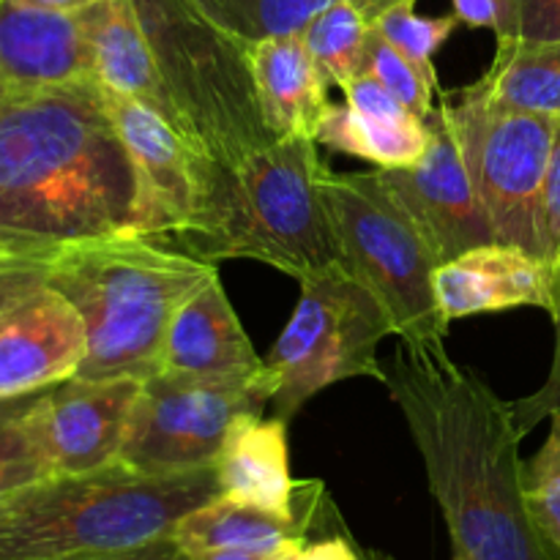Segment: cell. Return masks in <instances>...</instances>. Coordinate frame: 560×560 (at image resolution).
<instances>
[{"instance_id":"1","label":"cell","mask_w":560,"mask_h":560,"mask_svg":"<svg viewBox=\"0 0 560 560\" xmlns=\"http://www.w3.org/2000/svg\"><path fill=\"white\" fill-rule=\"evenodd\" d=\"M383 383L408 421L454 550L470 560H556L523 490L520 432L503 402L443 345L399 342Z\"/></svg>"},{"instance_id":"2","label":"cell","mask_w":560,"mask_h":560,"mask_svg":"<svg viewBox=\"0 0 560 560\" xmlns=\"http://www.w3.org/2000/svg\"><path fill=\"white\" fill-rule=\"evenodd\" d=\"M137 175L98 80L0 96V252L135 233Z\"/></svg>"},{"instance_id":"3","label":"cell","mask_w":560,"mask_h":560,"mask_svg":"<svg viewBox=\"0 0 560 560\" xmlns=\"http://www.w3.org/2000/svg\"><path fill=\"white\" fill-rule=\"evenodd\" d=\"M217 273V262L131 230L63 246L47 282L85 320L88 353L77 381L159 375L175 315Z\"/></svg>"},{"instance_id":"4","label":"cell","mask_w":560,"mask_h":560,"mask_svg":"<svg viewBox=\"0 0 560 560\" xmlns=\"http://www.w3.org/2000/svg\"><path fill=\"white\" fill-rule=\"evenodd\" d=\"M328 167L315 137L293 135L213 162L195 228L167 238L206 262L257 260L293 279L339 266V249L323 200Z\"/></svg>"},{"instance_id":"5","label":"cell","mask_w":560,"mask_h":560,"mask_svg":"<svg viewBox=\"0 0 560 560\" xmlns=\"http://www.w3.org/2000/svg\"><path fill=\"white\" fill-rule=\"evenodd\" d=\"M222 495L217 465L145 474L124 463L47 476L0 506V560H74L137 550L173 536L195 509Z\"/></svg>"},{"instance_id":"6","label":"cell","mask_w":560,"mask_h":560,"mask_svg":"<svg viewBox=\"0 0 560 560\" xmlns=\"http://www.w3.org/2000/svg\"><path fill=\"white\" fill-rule=\"evenodd\" d=\"M131 3L197 151L230 167L279 140L257 96L252 42L213 25L191 0Z\"/></svg>"},{"instance_id":"7","label":"cell","mask_w":560,"mask_h":560,"mask_svg":"<svg viewBox=\"0 0 560 560\" xmlns=\"http://www.w3.org/2000/svg\"><path fill=\"white\" fill-rule=\"evenodd\" d=\"M323 200L339 262L381 301L394 334L413 345H443L452 323L435 295L438 260L377 173L328 170Z\"/></svg>"},{"instance_id":"8","label":"cell","mask_w":560,"mask_h":560,"mask_svg":"<svg viewBox=\"0 0 560 560\" xmlns=\"http://www.w3.org/2000/svg\"><path fill=\"white\" fill-rule=\"evenodd\" d=\"M394 334L381 301L345 266L301 279V299L266 359L271 408L290 421L317 392L348 377L383 383L377 345Z\"/></svg>"},{"instance_id":"9","label":"cell","mask_w":560,"mask_h":560,"mask_svg":"<svg viewBox=\"0 0 560 560\" xmlns=\"http://www.w3.org/2000/svg\"><path fill=\"white\" fill-rule=\"evenodd\" d=\"M470 180L492 219L498 241L541 252V195L558 115L523 113L492 104L474 85L443 93Z\"/></svg>"},{"instance_id":"10","label":"cell","mask_w":560,"mask_h":560,"mask_svg":"<svg viewBox=\"0 0 560 560\" xmlns=\"http://www.w3.org/2000/svg\"><path fill=\"white\" fill-rule=\"evenodd\" d=\"M271 399L266 361L257 372L228 377L159 372L142 381L118 463L145 474L211 468L235 421L262 416Z\"/></svg>"},{"instance_id":"11","label":"cell","mask_w":560,"mask_h":560,"mask_svg":"<svg viewBox=\"0 0 560 560\" xmlns=\"http://www.w3.org/2000/svg\"><path fill=\"white\" fill-rule=\"evenodd\" d=\"M424 124L430 135L424 156L410 167H381L375 173L424 235L441 266L465 252L501 241L474 189L446 98L441 96Z\"/></svg>"},{"instance_id":"12","label":"cell","mask_w":560,"mask_h":560,"mask_svg":"<svg viewBox=\"0 0 560 560\" xmlns=\"http://www.w3.org/2000/svg\"><path fill=\"white\" fill-rule=\"evenodd\" d=\"M107 107L135 164L140 189L135 233L167 241L195 228L217 159L197 151L145 104L107 93Z\"/></svg>"},{"instance_id":"13","label":"cell","mask_w":560,"mask_h":560,"mask_svg":"<svg viewBox=\"0 0 560 560\" xmlns=\"http://www.w3.org/2000/svg\"><path fill=\"white\" fill-rule=\"evenodd\" d=\"M142 381H71L44 388L27 413L33 454L52 476L118 463Z\"/></svg>"},{"instance_id":"14","label":"cell","mask_w":560,"mask_h":560,"mask_svg":"<svg viewBox=\"0 0 560 560\" xmlns=\"http://www.w3.org/2000/svg\"><path fill=\"white\" fill-rule=\"evenodd\" d=\"M85 353V320L44 279L0 312V399L71 381Z\"/></svg>"},{"instance_id":"15","label":"cell","mask_w":560,"mask_h":560,"mask_svg":"<svg viewBox=\"0 0 560 560\" xmlns=\"http://www.w3.org/2000/svg\"><path fill=\"white\" fill-rule=\"evenodd\" d=\"M82 11L0 0V96L93 80Z\"/></svg>"},{"instance_id":"16","label":"cell","mask_w":560,"mask_h":560,"mask_svg":"<svg viewBox=\"0 0 560 560\" xmlns=\"http://www.w3.org/2000/svg\"><path fill=\"white\" fill-rule=\"evenodd\" d=\"M435 295L448 323L517 306L552 312L556 268L520 246L487 244L441 262Z\"/></svg>"},{"instance_id":"17","label":"cell","mask_w":560,"mask_h":560,"mask_svg":"<svg viewBox=\"0 0 560 560\" xmlns=\"http://www.w3.org/2000/svg\"><path fill=\"white\" fill-rule=\"evenodd\" d=\"M82 16H85L88 38H91L93 74H96L98 85L115 96L145 104L189 140L184 118L159 74V66L148 47L140 20H137L135 3L131 0H102V3L82 9Z\"/></svg>"},{"instance_id":"18","label":"cell","mask_w":560,"mask_h":560,"mask_svg":"<svg viewBox=\"0 0 560 560\" xmlns=\"http://www.w3.org/2000/svg\"><path fill=\"white\" fill-rule=\"evenodd\" d=\"M260 366V355L252 348L217 273L175 315L164 345L162 372L228 377L257 372Z\"/></svg>"},{"instance_id":"19","label":"cell","mask_w":560,"mask_h":560,"mask_svg":"<svg viewBox=\"0 0 560 560\" xmlns=\"http://www.w3.org/2000/svg\"><path fill=\"white\" fill-rule=\"evenodd\" d=\"M320 492L323 487L317 481L301 485V514H277L230 495H217L206 506L186 514L175 525L173 539L195 560H206L224 550L279 552L295 541H306L310 520L323 501Z\"/></svg>"},{"instance_id":"20","label":"cell","mask_w":560,"mask_h":560,"mask_svg":"<svg viewBox=\"0 0 560 560\" xmlns=\"http://www.w3.org/2000/svg\"><path fill=\"white\" fill-rule=\"evenodd\" d=\"M252 71L257 96L273 135L315 137L326 118L331 98L328 82L306 49L301 33L252 42Z\"/></svg>"},{"instance_id":"21","label":"cell","mask_w":560,"mask_h":560,"mask_svg":"<svg viewBox=\"0 0 560 560\" xmlns=\"http://www.w3.org/2000/svg\"><path fill=\"white\" fill-rule=\"evenodd\" d=\"M222 495L277 514H295L299 485L290 476L288 421L241 416L217 457Z\"/></svg>"},{"instance_id":"22","label":"cell","mask_w":560,"mask_h":560,"mask_svg":"<svg viewBox=\"0 0 560 560\" xmlns=\"http://www.w3.org/2000/svg\"><path fill=\"white\" fill-rule=\"evenodd\" d=\"M474 88L501 107L560 115V38H498Z\"/></svg>"},{"instance_id":"23","label":"cell","mask_w":560,"mask_h":560,"mask_svg":"<svg viewBox=\"0 0 560 560\" xmlns=\"http://www.w3.org/2000/svg\"><path fill=\"white\" fill-rule=\"evenodd\" d=\"M317 142L366 159L377 167H410L427 153L430 135L424 120L416 115L377 118L359 113L350 104H331L317 129Z\"/></svg>"},{"instance_id":"24","label":"cell","mask_w":560,"mask_h":560,"mask_svg":"<svg viewBox=\"0 0 560 560\" xmlns=\"http://www.w3.org/2000/svg\"><path fill=\"white\" fill-rule=\"evenodd\" d=\"M370 27V22L348 0L328 3L304 27L301 36L328 85L342 88L350 77L361 74Z\"/></svg>"},{"instance_id":"25","label":"cell","mask_w":560,"mask_h":560,"mask_svg":"<svg viewBox=\"0 0 560 560\" xmlns=\"http://www.w3.org/2000/svg\"><path fill=\"white\" fill-rule=\"evenodd\" d=\"M213 25L244 42L304 33L334 0H191Z\"/></svg>"},{"instance_id":"26","label":"cell","mask_w":560,"mask_h":560,"mask_svg":"<svg viewBox=\"0 0 560 560\" xmlns=\"http://www.w3.org/2000/svg\"><path fill=\"white\" fill-rule=\"evenodd\" d=\"M550 421L545 446L523 465V490L541 541L552 558L560 560V416H552Z\"/></svg>"},{"instance_id":"27","label":"cell","mask_w":560,"mask_h":560,"mask_svg":"<svg viewBox=\"0 0 560 560\" xmlns=\"http://www.w3.org/2000/svg\"><path fill=\"white\" fill-rule=\"evenodd\" d=\"M361 74H372L386 91L397 96V102L410 115L424 120L432 113V91H438V80H432L427 71H421L405 52H399L392 42L381 36L375 27H370L364 49V66Z\"/></svg>"},{"instance_id":"28","label":"cell","mask_w":560,"mask_h":560,"mask_svg":"<svg viewBox=\"0 0 560 560\" xmlns=\"http://www.w3.org/2000/svg\"><path fill=\"white\" fill-rule=\"evenodd\" d=\"M457 25V14L421 16L416 14L413 5H399V9L386 11L372 27L386 42H392L399 52L408 55L421 71H427L432 80H438V69L432 63V58L448 42V36H452Z\"/></svg>"},{"instance_id":"29","label":"cell","mask_w":560,"mask_h":560,"mask_svg":"<svg viewBox=\"0 0 560 560\" xmlns=\"http://www.w3.org/2000/svg\"><path fill=\"white\" fill-rule=\"evenodd\" d=\"M550 315L552 323H556V355H552L550 375H547L545 386L539 392L512 402L514 421H517L523 435L534 432L545 419L560 416V260L556 262V304H552Z\"/></svg>"},{"instance_id":"30","label":"cell","mask_w":560,"mask_h":560,"mask_svg":"<svg viewBox=\"0 0 560 560\" xmlns=\"http://www.w3.org/2000/svg\"><path fill=\"white\" fill-rule=\"evenodd\" d=\"M495 38H560V0H509Z\"/></svg>"},{"instance_id":"31","label":"cell","mask_w":560,"mask_h":560,"mask_svg":"<svg viewBox=\"0 0 560 560\" xmlns=\"http://www.w3.org/2000/svg\"><path fill=\"white\" fill-rule=\"evenodd\" d=\"M38 394L42 392L0 399V468L20 463V459L36 457L31 446V435H27V413H31Z\"/></svg>"},{"instance_id":"32","label":"cell","mask_w":560,"mask_h":560,"mask_svg":"<svg viewBox=\"0 0 560 560\" xmlns=\"http://www.w3.org/2000/svg\"><path fill=\"white\" fill-rule=\"evenodd\" d=\"M541 252L545 260L556 268L560 260V115L556 118V137H552L545 195H541Z\"/></svg>"},{"instance_id":"33","label":"cell","mask_w":560,"mask_h":560,"mask_svg":"<svg viewBox=\"0 0 560 560\" xmlns=\"http://www.w3.org/2000/svg\"><path fill=\"white\" fill-rule=\"evenodd\" d=\"M342 91L350 107L359 109V113L377 115V118H405V115H410L408 109L397 102V96H394L392 91H386L372 74L350 77L342 85Z\"/></svg>"},{"instance_id":"34","label":"cell","mask_w":560,"mask_h":560,"mask_svg":"<svg viewBox=\"0 0 560 560\" xmlns=\"http://www.w3.org/2000/svg\"><path fill=\"white\" fill-rule=\"evenodd\" d=\"M49 262H52V257H27V260H14L9 266H0V312L11 301L20 299L22 293H27L38 282H44L49 271Z\"/></svg>"},{"instance_id":"35","label":"cell","mask_w":560,"mask_h":560,"mask_svg":"<svg viewBox=\"0 0 560 560\" xmlns=\"http://www.w3.org/2000/svg\"><path fill=\"white\" fill-rule=\"evenodd\" d=\"M454 14L468 27H487V31H503L506 22L509 0H452Z\"/></svg>"},{"instance_id":"36","label":"cell","mask_w":560,"mask_h":560,"mask_svg":"<svg viewBox=\"0 0 560 560\" xmlns=\"http://www.w3.org/2000/svg\"><path fill=\"white\" fill-rule=\"evenodd\" d=\"M47 476L52 474H49V468L38 457L3 465V468H0V506H5V503H9L20 490L47 479Z\"/></svg>"},{"instance_id":"37","label":"cell","mask_w":560,"mask_h":560,"mask_svg":"<svg viewBox=\"0 0 560 560\" xmlns=\"http://www.w3.org/2000/svg\"><path fill=\"white\" fill-rule=\"evenodd\" d=\"M74 560H195L191 556H186L184 547L167 536V539H159L153 545L137 547V550H126V552H113V556H93V558H74Z\"/></svg>"},{"instance_id":"38","label":"cell","mask_w":560,"mask_h":560,"mask_svg":"<svg viewBox=\"0 0 560 560\" xmlns=\"http://www.w3.org/2000/svg\"><path fill=\"white\" fill-rule=\"evenodd\" d=\"M299 560H364V558L355 552V547L350 545L345 536H331V539L304 545Z\"/></svg>"},{"instance_id":"39","label":"cell","mask_w":560,"mask_h":560,"mask_svg":"<svg viewBox=\"0 0 560 560\" xmlns=\"http://www.w3.org/2000/svg\"><path fill=\"white\" fill-rule=\"evenodd\" d=\"M348 3L353 5L370 25H375L386 11L399 9V5H413L416 0H348Z\"/></svg>"},{"instance_id":"40","label":"cell","mask_w":560,"mask_h":560,"mask_svg":"<svg viewBox=\"0 0 560 560\" xmlns=\"http://www.w3.org/2000/svg\"><path fill=\"white\" fill-rule=\"evenodd\" d=\"M16 3L38 5V9H52V11H82L93 3H102V0H16Z\"/></svg>"},{"instance_id":"41","label":"cell","mask_w":560,"mask_h":560,"mask_svg":"<svg viewBox=\"0 0 560 560\" xmlns=\"http://www.w3.org/2000/svg\"><path fill=\"white\" fill-rule=\"evenodd\" d=\"M299 545V541H295ZM288 550V547H284ZM284 550L279 552H249V550H224V552H213L211 558L206 560H279Z\"/></svg>"},{"instance_id":"42","label":"cell","mask_w":560,"mask_h":560,"mask_svg":"<svg viewBox=\"0 0 560 560\" xmlns=\"http://www.w3.org/2000/svg\"><path fill=\"white\" fill-rule=\"evenodd\" d=\"M304 545H306V541H299V545H290L288 550H284L282 556H279V560H299L301 550H304Z\"/></svg>"},{"instance_id":"43","label":"cell","mask_w":560,"mask_h":560,"mask_svg":"<svg viewBox=\"0 0 560 560\" xmlns=\"http://www.w3.org/2000/svg\"><path fill=\"white\" fill-rule=\"evenodd\" d=\"M14 260H27V257H16V255H3V252H0V266H9V262H14Z\"/></svg>"},{"instance_id":"44","label":"cell","mask_w":560,"mask_h":560,"mask_svg":"<svg viewBox=\"0 0 560 560\" xmlns=\"http://www.w3.org/2000/svg\"><path fill=\"white\" fill-rule=\"evenodd\" d=\"M452 560H470V558H465L463 552H457V550H454V558H452Z\"/></svg>"}]
</instances>
